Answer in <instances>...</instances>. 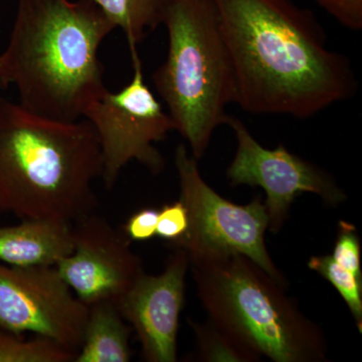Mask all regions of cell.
<instances>
[{
	"mask_svg": "<svg viewBox=\"0 0 362 362\" xmlns=\"http://www.w3.org/2000/svg\"><path fill=\"white\" fill-rule=\"evenodd\" d=\"M235 76V103L254 115L307 119L351 99L349 59L328 47L309 9L292 0H214Z\"/></svg>",
	"mask_w": 362,
	"mask_h": 362,
	"instance_id": "1",
	"label": "cell"
},
{
	"mask_svg": "<svg viewBox=\"0 0 362 362\" xmlns=\"http://www.w3.org/2000/svg\"><path fill=\"white\" fill-rule=\"evenodd\" d=\"M114 30L90 0H18L0 54L4 88L28 110L62 121L82 119L106 90L100 45Z\"/></svg>",
	"mask_w": 362,
	"mask_h": 362,
	"instance_id": "2",
	"label": "cell"
},
{
	"mask_svg": "<svg viewBox=\"0 0 362 362\" xmlns=\"http://www.w3.org/2000/svg\"><path fill=\"white\" fill-rule=\"evenodd\" d=\"M101 148L86 119L62 121L0 100V211L73 223L97 204Z\"/></svg>",
	"mask_w": 362,
	"mask_h": 362,
	"instance_id": "3",
	"label": "cell"
},
{
	"mask_svg": "<svg viewBox=\"0 0 362 362\" xmlns=\"http://www.w3.org/2000/svg\"><path fill=\"white\" fill-rule=\"evenodd\" d=\"M211 321L243 347L275 362L327 361L322 330L274 280L240 254L189 259Z\"/></svg>",
	"mask_w": 362,
	"mask_h": 362,
	"instance_id": "4",
	"label": "cell"
},
{
	"mask_svg": "<svg viewBox=\"0 0 362 362\" xmlns=\"http://www.w3.org/2000/svg\"><path fill=\"white\" fill-rule=\"evenodd\" d=\"M165 61L152 76L157 94L197 160L235 103V76L214 0H164Z\"/></svg>",
	"mask_w": 362,
	"mask_h": 362,
	"instance_id": "5",
	"label": "cell"
},
{
	"mask_svg": "<svg viewBox=\"0 0 362 362\" xmlns=\"http://www.w3.org/2000/svg\"><path fill=\"white\" fill-rule=\"evenodd\" d=\"M175 168L188 228L185 237L173 246L185 250L188 259L244 255L286 287L287 280L267 250L269 220L261 199L256 197L250 204L240 206L216 194L202 178L197 159L185 144L176 148Z\"/></svg>",
	"mask_w": 362,
	"mask_h": 362,
	"instance_id": "6",
	"label": "cell"
},
{
	"mask_svg": "<svg viewBox=\"0 0 362 362\" xmlns=\"http://www.w3.org/2000/svg\"><path fill=\"white\" fill-rule=\"evenodd\" d=\"M130 54V82L118 92L105 90L83 115L96 133L103 162L101 177L108 189L131 161L139 162L154 175L160 173L165 161L156 144L175 131L170 116L145 83L137 49Z\"/></svg>",
	"mask_w": 362,
	"mask_h": 362,
	"instance_id": "7",
	"label": "cell"
},
{
	"mask_svg": "<svg viewBox=\"0 0 362 362\" xmlns=\"http://www.w3.org/2000/svg\"><path fill=\"white\" fill-rule=\"evenodd\" d=\"M89 306L56 266L13 267L0 262V327L47 338L77 354Z\"/></svg>",
	"mask_w": 362,
	"mask_h": 362,
	"instance_id": "8",
	"label": "cell"
},
{
	"mask_svg": "<svg viewBox=\"0 0 362 362\" xmlns=\"http://www.w3.org/2000/svg\"><path fill=\"white\" fill-rule=\"evenodd\" d=\"M237 139V152L226 170L233 187H261L266 192L268 230L277 233L289 218L293 202L302 194L318 195L326 204L337 206L347 197L329 173L291 153L283 145L268 149L251 134L237 117L228 115Z\"/></svg>",
	"mask_w": 362,
	"mask_h": 362,
	"instance_id": "9",
	"label": "cell"
},
{
	"mask_svg": "<svg viewBox=\"0 0 362 362\" xmlns=\"http://www.w3.org/2000/svg\"><path fill=\"white\" fill-rule=\"evenodd\" d=\"M73 251L57 264L59 275L87 305L117 303L143 273L131 240L94 213L71 223Z\"/></svg>",
	"mask_w": 362,
	"mask_h": 362,
	"instance_id": "10",
	"label": "cell"
},
{
	"mask_svg": "<svg viewBox=\"0 0 362 362\" xmlns=\"http://www.w3.org/2000/svg\"><path fill=\"white\" fill-rule=\"evenodd\" d=\"M187 252L175 247L159 275L144 272L117 302L123 318L135 330L145 361H177V334L185 303Z\"/></svg>",
	"mask_w": 362,
	"mask_h": 362,
	"instance_id": "11",
	"label": "cell"
},
{
	"mask_svg": "<svg viewBox=\"0 0 362 362\" xmlns=\"http://www.w3.org/2000/svg\"><path fill=\"white\" fill-rule=\"evenodd\" d=\"M73 251L71 223L26 218L0 226V262L13 267L56 266Z\"/></svg>",
	"mask_w": 362,
	"mask_h": 362,
	"instance_id": "12",
	"label": "cell"
},
{
	"mask_svg": "<svg viewBox=\"0 0 362 362\" xmlns=\"http://www.w3.org/2000/svg\"><path fill=\"white\" fill-rule=\"evenodd\" d=\"M131 328L111 301L90 305L84 334L74 362H128Z\"/></svg>",
	"mask_w": 362,
	"mask_h": 362,
	"instance_id": "13",
	"label": "cell"
},
{
	"mask_svg": "<svg viewBox=\"0 0 362 362\" xmlns=\"http://www.w3.org/2000/svg\"><path fill=\"white\" fill-rule=\"evenodd\" d=\"M104 14L114 30L121 28L130 51L149 30L161 23L164 0H90Z\"/></svg>",
	"mask_w": 362,
	"mask_h": 362,
	"instance_id": "14",
	"label": "cell"
},
{
	"mask_svg": "<svg viewBox=\"0 0 362 362\" xmlns=\"http://www.w3.org/2000/svg\"><path fill=\"white\" fill-rule=\"evenodd\" d=\"M75 356V352L47 338H25L0 327V362H74Z\"/></svg>",
	"mask_w": 362,
	"mask_h": 362,
	"instance_id": "15",
	"label": "cell"
},
{
	"mask_svg": "<svg viewBox=\"0 0 362 362\" xmlns=\"http://www.w3.org/2000/svg\"><path fill=\"white\" fill-rule=\"evenodd\" d=\"M197 338V358L199 361H259L258 356L243 347L216 324L188 320Z\"/></svg>",
	"mask_w": 362,
	"mask_h": 362,
	"instance_id": "16",
	"label": "cell"
},
{
	"mask_svg": "<svg viewBox=\"0 0 362 362\" xmlns=\"http://www.w3.org/2000/svg\"><path fill=\"white\" fill-rule=\"evenodd\" d=\"M308 267L327 280L349 306L357 329L362 332V280L343 268L331 255L312 257Z\"/></svg>",
	"mask_w": 362,
	"mask_h": 362,
	"instance_id": "17",
	"label": "cell"
},
{
	"mask_svg": "<svg viewBox=\"0 0 362 362\" xmlns=\"http://www.w3.org/2000/svg\"><path fill=\"white\" fill-rule=\"evenodd\" d=\"M331 257L340 266L362 280L361 239L356 226L345 221H340Z\"/></svg>",
	"mask_w": 362,
	"mask_h": 362,
	"instance_id": "18",
	"label": "cell"
},
{
	"mask_svg": "<svg viewBox=\"0 0 362 362\" xmlns=\"http://www.w3.org/2000/svg\"><path fill=\"white\" fill-rule=\"evenodd\" d=\"M187 228V207L180 199L171 204H164L161 209H159L156 237L175 245L185 237Z\"/></svg>",
	"mask_w": 362,
	"mask_h": 362,
	"instance_id": "19",
	"label": "cell"
},
{
	"mask_svg": "<svg viewBox=\"0 0 362 362\" xmlns=\"http://www.w3.org/2000/svg\"><path fill=\"white\" fill-rule=\"evenodd\" d=\"M339 25L354 32L362 30V0H313Z\"/></svg>",
	"mask_w": 362,
	"mask_h": 362,
	"instance_id": "20",
	"label": "cell"
},
{
	"mask_svg": "<svg viewBox=\"0 0 362 362\" xmlns=\"http://www.w3.org/2000/svg\"><path fill=\"white\" fill-rule=\"evenodd\" d=\"M158 209L145 207L136 211L123 226V233L131 242H146L156 237Z\"/></svg>",
	"mask_w": 362,
	"mask_h": 362,
	"instance_id": "21",
	"label": "cell"
},
{
	"mask_svg": "<svg viewBox=\"0 0 362 362\" xmlns=\"http://www.w3.org/2000/svg\"><path fill=\"white\" fill-rule=\"evenodd\" d=\"M4 78H2L1 62H0V90L4 89Z\"/></svg>",
	"mask_w": 362,
	"mask_h": 362,
	"instance_id": "22",
	"label": "cell"
}]
</instances>
